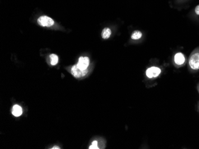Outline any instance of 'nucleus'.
<instances>
[{
  "mask_svg": "<svg viewBox=\"0 0 199 149\" xmlns=\"http://www.w3.org/2000/svg\"><path fill=\"white\" fill-rule=\"evenodd\" d=\"M37 22L38 24L42 27H51L54 23V22L52 18L47 16H42L40 17Z\"/></svg>",
  "mask_w": 199,
  "mask_h": 149,
  "instance_id": "nucleus-1",
  "label": "nucleus"
},
{
  "mask_svg": "<svg viewBox=\"0 0 199 149\" xmlns=\"http://www.w3.org/2000/svg\"><path fill=\"white\" fill-rule=\"evenodd\" d=\"M89 148H90V149H92V148H94V149H98L99 148L98 147V146H96V145L92 144L91 146H90Z\"/></svg>",
  "mask_w": 199,
  "mask_h": 149,
  "instance_id": "nucleus-11",
  "label": "nucleus"
},
{
  "mask_svg": "<svg viewBox=\"0 0 199 149\" xmlns=\"http://www.w3.org/2000/svg\"><path fill=\"white\" fill-rule=\"evenodd\" d=\"M52 148H53V149H55V148H57V149H59V148H60V147H57V146H54V147H53Z\"/></svg>",
  "mask_w": 199,
  "mask_h": 149,
  "instance_id": "nucleus-14",
  "label": "nucleus"
},
{
  "mask_svg": "<svg viewBox=\"0 0 199 149\" xmlns=\"http://www.w3.org/2000/svg\"><path fill=\"white\" fill-rule=\"evenodd\" d=\"M142 35H143V34H142V33L140 31L135 30L132 33L131 38L134 40H137L141 38Z\"/></svg>",
  "mask_w": 199,
  "mask_h": 149,
  "instance_id": "nucleus-10",
  "label": "nucleus"
},
{
  "mask_svg": "<svg viewBox=\"0 0 199 149\" xmlns=\"http://www.w3.org/2000/svg\"><path fill=\"white\" fill-rule=\"evenodd\" d=\"M111 34V30L109 29V28H105L101 32V37L103 39H109L110 38V36Z\"/></svg>",
  "mask_w": 199,
  "mask_h": 149,
  "instance_id": "nucleus-8",
  "label": "nucleus"
},
{
  "mask_svg": "<svg viewBox=\"0 0 199 149\" xmlns=\"http://www.w3.org/2000/svg\"><path fill=\"white\" fill-rule=\"evenodd\" d=\"M161 72V70L156 67H152L148 68L146 71V75L148 78L157 77Z\"/></svg>",
  "mask_w": 199,
  "mask_h": 149,
  "instance_id": "nucleus-5",
  "label": "nucleus"
},
{
  "mask_svg": "<svg viewBox=\"0 0 199 149\" xmlns=\"http://www.w3.org/2000/svg\"><path fill=\"white\" fill-rule=\"evenodd\" d=\"M175 62L177 65H182L185 62L184 55L182 53H177L175 55Z\"/></svg>",
  "mask_w": 199,
  "mask_h": 149,
  "instance_id": "nucleus-6",
  "label": "nucleus"
},
{
  "mask_svg": "<svg viewBox=\"0 0 199 149\" xmlns=\"http://www.w3.org/2000/svg\"><path fill=\"white\" fill-rule=\"evenodd\" d=\"M88 70L87 69L85 70H80L77 65H75L71 69V73L72 75L75 77V78H81L82 77H84L85 76L87 75V74L88 73Z\"/></svg>",
  "mask_w": 199,
  "mask_h": 149,
  "instance_id": "nucleus-2",
  "label": "nucleus"
},
{
  "mask_svg": "<svg viewBox=\"0 0 199 149\" xmlns=\"http://www.w3.org/2000/svg\"><path fill=\"white\" fill-rule=\"evenodd\" d=\"M90 65V59L87 57H81L79 58L77 66L81 70H85L87 69V67Z\"/></svg>",
  "mask_w": 199,
  "mask_h": 149,
  "instance_id": "nucleus-4",
  "label": "nucleus"
},
{
  "mask_svg": "<svg viewBox=\"0 0 199 149\" xmlns=\"http://www.w3.org/2000/svg\"><path fill=\"white\" fill-rule=\"evenodd\" d=\"M92 144H94V145H96V146H97V141H94L92 142Z\"/></svg>",
  "mask_w": 199,
  "mask_h": 149,
  "instance_id": "nucleus-13",
  "label": "nucleus"
},
{
  "mask_svg": "<svg viewBox=\"0 0 199 149\" xmlns=\"http://www.w3.org/2000/svg\"><path fill=\"white\" fill-rule=\"evenodd\" d=\"M195 12L197 15H199V5H198L195 8Z\"/></svg>",
  "mask_w": 199,
  "mask_h": 149,
  "instance_id": "nucleus-12",
  "label": "nucleus"
},
{
  "mask_svg": "<svg viewBox=\"0 0 199 149\" xmlns=\"http://www.w3.org/2000/svg\"><path fill=\"white\" fill-rule=\"evenodd\" d=\"M189 65L193 70L199 69V53L193 54L189 58Z\"/></svg>",
  "mask_w": 199,
  "mask_h": 149,
  "instance_id": "nucleus-3",
  "label": "nucleus"
},
{
  "mask_svg": "<svg viewBox=\"0 0 199 149\" xmlns=\"http://www.w3.org/2000/svg\"><path fill=\"white\" fill-rule=\"evenodd\" d=\"M50 63L52 66H55V65L58 63L59 61V58L58 56L55 54H51L50 55Z\"/></svg>",
  "mask_w": 199,
  "mask_h": 149,
  "instance_id": "nucleus-9",
  "label": "nucleus"
},
{
  "mask_svg": "<svg viewBox=\"0 0 199 149\" xmlns=\"http://www.w3.org/2000/svg\"><path fill=\"white\" fill-rule=\"evenodd\" d=\"M22 112H23L22 108L19 105H16L13 106V109H12V114L14 116L16 117L20 116L22 114Z\"/></svg>",
  "mask_w": 199,
  "mask_h": 149,
  "instance_id": "nucleus-7",
  "label": "nucleus"
}]
</instances>
